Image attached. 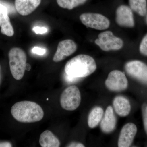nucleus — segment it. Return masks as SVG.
Returning <instances> with one entry per match:
<instances>
[{"label":"nucleus","instance_id":"nucleus-1","mask_svg":"<svg viewBox=\"0 0 147 147\" xmlns=\"http://www.w3.org/2000/svg\"><path fill=\"white\" fill-rule=\"evenodd\" d=\"M11 112L16 120L24 123L39 121L44 116L43 110L38 104L27 100L15 103L11 107Z\"/></svg>","mask_w":147,"mask_h":147},{"label":"nucleus","instance_id":"nucleus-2","mask_svg":"<svg viewBox=\"0 0 147 147\" xmlns=\"http://www.w3.org/2000/svg\"><path fill=\"white\" fill-rule=\"evenodd\" d=\"M96 65L94 59L89 55H77L67 62L65 72L67 75L82 78L89 76L95 71Z\"/></svg>","mask_w":147,"mask_h":147},{"label":"nucleus","instance_id":"nucleus-3","mask_svg":"<svg viewBox=\"0 0 147 147\" xmlns=\"http://www.w3.org/2000/svg\"><path fill=\"white\" fill-rule=\"evenodd\" d=\"M9 67L13 78L20 80L24 77L27 64V56L25 51L18 47H13L8 54Z\"/></svg>","mask_w":147,"mask_h":147},{"label":"nucleus","instance_id":"nucleus-4","mask_svg":"<svg viewBox=\"0 0 147 147\" xmlns=\"http://www.w3.org/2000/svg\"><path fill=\"white\" fill-rule=\"evenodd\" d=\"M81 102V95L76 86L68 87L61 95L60 103L62 108L68 111H73L79 107Z\"/></svg>","mask_w":147,"mask_h":147},{"label":"nucleus","instance_id":"nucleus-5","mask_svg":"<svg viewBox=\"0 0 147 147\" xmlns=\"http://www.w3.org/2000/svg\"><path fill=\"white\" fill-rule=\"evenodd\" d=\"M95 43L104 51L118 50L122 48L123 42L119 38L115 36L113 33L107 31L100 33Z\"/></svg>","mask_w":147,"mask_h":147},{"label":"nucleus","instance_id":"nucleus-6","mask_svg":"<svg viewBox=\"0 0 147 147\" xmlns=\"http://www.w3.org/2000/svg\"><path fill=\"white\" fill-rule=\"evenodd\" d=\"M80 20L88 28L96 30H106L110 26V22L107 17L100 13H84L80 16Z\"/></svg>","mask_w":147,"mask_h":147},{"label":"nucleus","instance_id":"nucleus-7","mask_svg":"<svg viewBox=\"0 0 147 147\" xmlns=\"http://www.w3.org/2000/svg\"><path fill=\"white\" fill-rule=\"evenodd\" d=\"M105 85L110 90L120 92L126 89L128 86V81L123 72L113 70L108 74Z\"/></svg>","mask_w":147,"mask_h":147},{"label":"nucleus","instance_id":"nucleus-8","mask_svg":"<svg viewBox=\"0 0 147 147\" xmlns=\"http://www.w3.org/2000/svg\"><path fill=\"white\" fill-rule=\"evenodd\" d=\"M125 69L129 76L147 84V65L146 64L139 61H131L126 63Z\"/></svg>","mask_w":147,"mask_h":147},{"label":"nucleus","instance_id":"nucleus-9","mask_svg":"<svg viewBox=\"0 0 147 147\" xmlns=\"http://www.w3.org/2000/svg\"><path fill=\"white\" fill-rule=\"evenodd\" d=\"M77 45L73 40L66 39L61 41L58 44L57 51L53 58L55 62H59L76 52Z\"/></svg>","mask_w":147,"mask_h":147},{"label":"nucleus","instance_id":"nucleus-10","mask_svg":"<svg viewBox=\"0 0 147 147\" xmlns=\"http://www.w3.org/2000/svg\"><path fill=\"white\" fill-rule=\"evenodd\" d=\"M116 21L120 26L126 28L134 27V17L130 7L125 5L119 7L116 10Z\"/></svg>","mask_w":147,"mask_h":147},{"label":"nucleus","instance_id":"nucleus-11","mask_svg":"<svg viewBox=\"0 0 147 147\" xmlns=\"http://www.w3.org/2000/svg\"><path fill=\"white\" fill-rule=\"evenodd\" d=\"M137 132V127L134 124L129 123L124 125L119 137L118 146L119 147L130 146Z\"/></svg>","mask_w":147,"mask_h":147},{"label":"nucleus","instance_id":"nucleus-12","mask_svg":"<svg viewBox=\"0 0 147 147\" xmlns=\"http://www.w3.org/2000/svg\"><path fill=\"white\" fill-rule=\"evenodd\" d=\"M41 0H15L16 10L22 16H27L31 13L38 6Z\"/></svg>","mask_w":147,"mask_h":147},{"label":"nucleus","instance_id":"nucleus-13","mask_svg":"<svg viewBox=\"0 0 147 147\" xmlns=\"http://www.w3.org/2000/svg\"><path fill=\"white\" fill-rule=\"evenodd\" d=\"M117 119L113 108L111 106H109L106 109L104 116L101 119L100 128L104 133H110L115 129Z\"/></svg>","mask_w":147,"mask_h":147},{"label":"nucleus","instance_id":"nucleus-14","mask_svg":"<svg viewBox=\"0 0 147 147\" xmlns=\"http://www.w3.org/2000/svg\"><path fill=\"white\" fill-rule=\"evenodd\" d=\"M113 106L119 116L125 117L128 115L131 110V105L128 99L122 96H118L113 100Z\"/></svg>","mask_w":147,"mask_h":147},{"label":"nucleus","instance_id":"nucleus-15","mask_svg":"<svg viewBox=\"0 0 147 147\" xmlns=\"http://www.w3.org/2000/svg\"><path fill=\"white\" fill-rule=\"evenodd\" d=\"M39 144L42 147H59L60 142L52 131L46 130L40 134Z\"/></svg>","mask_w":147,"mask_h":147},{"label":"nucleus","instance_id":"nucleus-16","mask_svg":"<svg viewBox=\"0 0 147 147\" xmlns=\"http://www.w3.org/2000/svg\"><path fill=\"white\" fill-rule=\"evenodd\" d=\"M103 110L101 107L94 108L90 113L88 119V123L91 128H94L98 125L103 117Z\"/></svg>","mask_w":147,"mask_h":147},{"label":"nucleus","instance_id":"nucleus-17","mask_svg":"<svg viewBox=\"0 0 147 147\" xmlns=\"http://www.w3.org/2000/svg\"><path fill=\"white\" fill-rule=\"evenodd\" d=\"M129 6L131 10L141 16L146 14V0H129Z\"/></svg>","mask_w":147,"mask_h":147},{"label":"nucleus","instance_id":"nucleus-18","mask_svg":"<svg viewBox=\"0 0 147 147\" xmlns=\"http://www.w3.org/2000/svg\"><path fill=\"white\" fill-rule=\"evenodd\" d=\"M0 27L3 34L9 37L12 36L14 34V30L8 15L0 18Z\"/></svg>","mask_w":147,"mask_h":147},{"label":"nucleus","instance_id":"nucleus-19","mask_svg":"<svg viewBox=\"0 0 147 147\" xmlns=\"http://www.w3.org/2000/svg\"><path fill=\"white\" fill-rule=\"evenodd\" d=\"M87 0H57L58 5L63 8L71 10L75 7L82 5Z\"/></svg>","mask_w":147,"mask_h":147},{"label":"nucleus","instance_id":"nucleus-20","mask_svg":"<svg viewBox=\"0 0 147 147\" xmlns=\"http://www.w3.org/2000/svg\"><path fill=\"white\" fill-rule=\"evenodd\" d=\"M140 51L143 55L147 56V34L142 39L140 45Z\"/></svg>","mask_w":147,"mask_h":147},{"label":"nucleus","instance_id":"nucleus-21","mask_svg":"<svg viewBox=\"0 0 147 147\" xmlns=\"http://www.w3.org/2000/svg\"><path fill=\"white\" fill-rule=\"evenodd\" d=\"M142 115L145 131L147 134V103H144L142 106Z\"/></svg>","mask_w":147,"mask_h":147},{"label":"nucleus","instance_id":"nucleus-22","mask_svg":"<svg viewBox=\"0 0 147 147\" xmlns=\"http://www.w3.org/2000/svg\"><path fill=\"white\" fill-rule=\"evenodd\" d=\"M32 30L36 34H43L47 32L48 30L45 27H34Z\"/></svg>","mask_w":147,"mask_h":147},{"label":"nucleus","instance_id":"nucleus-23","mask_svg":"<svg viewBox=\"0 0 147 147\" xmlns=\"http://www.w3.org/2000/svg\"><path fill=\"white\" fill-rule=\"evenodd\" d=\"M32 52L37 55H43L46 53V50L40 47H34L32 49Z\"/></svg>","mask_w":147,"mask_h":147},{"label":"nucleus","instance_id":"nucleus-24","mask_svg":"<svg viewBox=\"0 0 147 147\" xmlns=\"http://www.w3.org/2000/svg\"><path fill=\"white\" fill-rule=\"evenodd\" d=\"M8 15V11L5 6L0 3V18Z\"/></svg>","mask_w":147,"mask_h":147},{"label":"nucleus","instance_id":"nucleus-25","mask_svg":"<svg viewBox=\"0 0 147 147\" xmlns=\"http://www.w3.org/2000/svg\"><path fill=\"white\" fill-rule=\"evenodd\" d=\"M64 77L65 81L68 83H74V82H77L80 79H81V78H76V77L69 76L65 73V74Z\"/></svg>","mask_w":147,"mask_h":147},{"label":"nucleus","instance_id":"nucleus-26","mask_svg":"<svg viewBox=\"0 0 147 147\" xmlns=\"http://www.w3.org/2000/svg\"><path fill=\"white\" fill-rule=\"evenodd\" d=\"M69 147H84L85 146L83 144L77 142H72L67 146Z\"/></svg>","mask_w":147,"mask_h":147},{"label":"nucleus","instance_id":"nucleus-27","mask_svg":"<svg viewBox=\"0 0 147 147\" xmlns=\"http://www.w3.org/2000/svg\"><path fill=\"white\" fill-rule=\"evenodd\" d=\"M12 147V145L10 142H0V147Z\"/></svg>","mask_w":147,"mask_h":147},{"label":"nucleus","instance_id":"nucleus-28","mask_svg":"<svg viewBox=\"0 0 147 147\" xmlns=\"http://www.w3.org/2000/svg\"><path fill=\"white\" fill-rule=\"evenodd\" d=\"M31 69V66L30 64L27 63L26 67V70L28 71H30Z\"/></svg>","mask_w":147,"mask_h":147},{"label":"nucleus","instance_id":"nucleus-29","mask_svg":"<svg viewBox=\"0 0 147 147\" xmlns=\"http://www.w3.org/2000/svg\"><path fill=\"white\" fill-rule=\"evenodd\" d=\"M146 22L147 23V17H146Z\"/></svg>","mask_w":147,"mask_h":147},{"label":"nucleus","instance_id":"nucleus-30","mask_svg":"<svg viewBox=\"0 0 147 147\" xmlns=\"http://www.w3.org/2000/svg\"><path fill=\"white\" fill-rule=\"evenodd\" d=\"M0 70H1V66H0Z\"/></svg>","mask_w":147,"mask_h":147}]
</instances>
